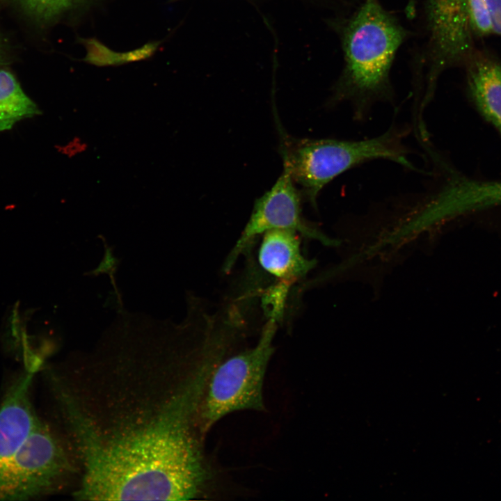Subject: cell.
<instances>
[{"mask_svg":"<svg viewBox=\"0 0 501 501\" xmlns=\"http://www.w3.org/2000/svg\"><path fill=\"white\" fill-rule=\"evenodd\" d=\"M209 370L161 363L51 373V389L81 468L79 500H187L210 479L198 413Z\"/></svg>","mask_w":501,"mask_h":501,"instance_id":"cell-1","label":"cell"},{"mask_svg":"<svg viewBox=\"0 0 501 501\" xmlns=\"http://www.w3.org/2000/svg\"><path fill=\"white\" fill-rule=\"evenodd\" d=\"M327 23L337 35L342 52V69L329 103L348 102L356 118H362L374 104L392 100L393 63L413 33L379 0H363Z\"/></svg>","mask_w":501,"mask_h":501,"instance_id":"cell-2","label":"cell"},{"mask_svg":"<svg viewBox=\"0 0 501 501\" xmlns=\"http://www.w3.org/2000/svg\"><path fill=\"white\" fill-rule=\"evenodd\" d=\"M422 42L412 56L415 91L424 106L440 76L464 66L476 40L493 33L486 0H422Z\"/></svg>","mask_w":501,"mask_h":501,"instance_id":"cell-3","label":"cell"},{"mask_svg":"<svg viewBox=\"0 0 501 501\" xmlns=\"http://www.w3.org/2000/svg\"><path fill=\"white\" fill-rule=\"evenodd\" d=\"M283 166L313 205L321 190L332 180L359 164L387 159L416 170L404 143L407 128H390L381 135L358 141L297 138L278 127Z\"/></svg>","mask_w":501,"mask_h":501,"instance_id":"cell-4","label":"cell"},{"mask_svg":"<svg viewBox=\"0 0 501 501\" xmlns=\"http://www.w3.org/2000/svg\"><path fill=\"white\" fill-rule=\"evenodd\" d=\"M276 322V319L269 318L254 347L223 358L212 369L198 413L202 435L233 412L265 410L264 381L275 351Z\"/></svg>","mask_w":501,"mask_h":501,"instance_id":"cell-5","label":"cell"},{"mask_svg":"<svg viewBox=\"0 0 501 501\" xmlns=\"http://www.w3.org/2000/svg\"><path fill=\"white\" fill-rule=\"evenodd\" d=\"M67 446L41 420L0 470V500H23L56 490L72 472Z\"/></svg>","mask_w":501,"mask_h":501,"instance_id":"cell-6","label":"cell"},{"mask_svg":"<svg viewBox=\"0 0 501 501\" xmlns=\"http://www.w3.org/2000/svg\"><path fill=\"white\" fill-rule=\"evenodd\" d=\"M273 229H290L324 244H334L303 220L300 193L289 172L283 168L282 175L271 189L255 200L248 221L225 261L224 272L230 271L239 256L250 247L257 236Z\"/></svg>","mask_w":501,"mask_h":501,"instance_id":"cell-7","label":"cell"},{"mask_svg":"<svg viewBox=\"0 0 501 501\" xmlns=\"http://www.w3.org/2000/svg\"><path fill=\"white\" fill-rule=\"evenodd\" d=\"M40 367L35 364H26L25 372L10 387L0 406V470L40 420L29 395L33 374Z\"/></svg>","mask_w":501,"mask_h":501,"instance_id":"cell-8","label":"cell"},{"mask_svg":"<svg viewBox=\"0 0 501 501\" xmlns=\"http://www.w3.org/2000/svg\"><path fill=\"white\" fill-rule=\"evenodd\" d=\"M463 68L468 97L501 135V61L488 51L476 49Z\"/></svg>","mask_w":501,"mask_h":501,"instance_id":"cell-9","label":"cell"},{"mask_svg":"<svg viewBox=\"0 0 501 501\" xmlns=\"http://www.w3.org/2000/svg\"><path fill=\"white\" fill-rule=\"evenodd\" d=\"M297 233L290 229L268 230L263 234L258 251L262 269L289 288L315 265L314 261L302 255Z\"/></svg>","mask_w":501,"mask_h":501,"instance_id":"cell-10","label":"cell"},{"mask_svg":"<svg viewBox=\"0 0 501 501\" xmlns=\"http://www.w3.org/2000/svg\"><path fill=\"white\" fill-rule=\"evenodd\" d=\"M40 113L38 106L24 92L15 76L6 70H0V132Z\"/></svg>","mask_w":501,"mask_h":501,"instance_id":"cell-11","label":"cell"},{"mask_svg":"<svg viewBox=\"0 0 501 501\" xmlns=\"http://www.w3.org/2000/svg\"><path fill=\"white\" fill-rule=\"evenodd\" d=\"M464 211L501 203V181H482L459 175L452 191Z\"/></svg>","mask_w":501,"mask_h":501,"instance_id":"cell-12","label":"cell"},{"mask_svg":"<svg viewBox=\"0 0 501 501\" xmlns=\"http://www.w3.org/2000/svg\"><path fill=\"white\" fill-rule=\"evenodd\" d=\"M79 40L86 49L84 61L97 66L116 65L146 59L154 53L160 44L157 41L151 42L122 53L109 49L95 38H80Z\"/></svg>","mask_w":501,"mask_h":501,"instance_id":"cell-13","label":"cell"},{"mask_svg":"<svg viewBox=\"0 0 501 501\" xmlns=\"http://www.w3.org/2000/svg\"><path fill=\"white\" fill-rule=\"evenodd\" d=\"M25 7L37 12L56 13L74 8L88 0H19Z\"/></svg>","mask_w":501,"mask_h":501,"instance_id":"cell-14","label":"cell"},{"mask_svg":"<svg viewBox=\"0 0 501 501\" xmlns=\"http://www.w3.org/2000/svg\"><path fill=\"white\" fill-rule=\"evenodd\" d=\"M118 264V259L113 256L111 247H109L107 244H105V254L103 260L95 269L88 273V275L96 276L104 273L109 274L114 289L117 291L114 281V273L117 269Z\"/></svg>","mask_w":501,"mask_h":501,"instance_id":"cell-15","label":"cell"},{"mask_svg":"<svg viewBox=\"0 0 501 501\" xmlns=\"http://www.w3.org/2000/svg\"><path fill=\"white\" fill-rule=\"evenodd\" d=\"M493 33L501 36V0H486Z\"/></svg>","mask_w":501,"mask_h":501,"instance_id":"cell-16","label":"cell"},{"mask_svg":"<svg viewBox=\"0 0 501 501\" xmlns=\"http://www.w3.org/2000/svg\"><path fill=\"white\" fill-rule=\"evenodd\" d=\"M175 1V0H174ZM334 8L335 15L347 13L356 7L363 0H326Z\"/></svg>","mask_w":501,"mask_h":501,"instance_id":"cell-17","label":"cell"},{"mask_svg":"<svg viewBox=\"0 0 501 501\" xmlns=\"http://www.w3.org/2000/svg\"><path fill=\"white\" fill-rule=\"evenodd\" d=\"M416 1L415 0H407L406 1V6L405 7V12L406 16L412 19L416 15Z\"/></svg>","mask_w":501,"mask_h":501,"instance_id":"cell-18","label":"cell"}]
</instances>
